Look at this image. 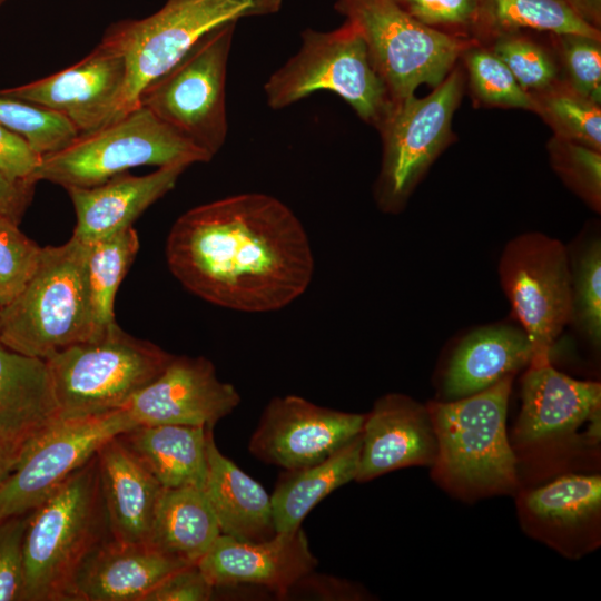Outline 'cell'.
I'll use <instances>...</instances> for the list:
<instances>
[{
    "label": "cell",
    "mask_w": 601,
    "mask_h": 601,
    "mask_svg": "<svg viewBox=\"0 0 601 601\" xmlns=\"http://www.w3.org/2000/svg\"><path fill=\"white\" fill-rule=\"evenodd\" d=\"M173 276L193 295L243 313L276 312L309 287V237L296 214L264 193H242L180 215L167 236Z\"/></svg>",
    "instance_id": "obj_1"
},
{
    "label": "cell",
    "mask_w": 601,
    "mask_h": 601,
    "mask_svg": "<svg viewBox=\"0 0 601 601\" xmlns=\"http://www.w3.org/2000/svg\"><path fill=\"white\" fill-rule=\"evenodd\" d=\"M108 538L96 453L28 513L23 601H72L81 564Z\"/></svg>",
    "instance_id": "obj_2"
},
{
    "label": "cell",
    "mask_w": 601,
    "mask_h": 601,
    "mask_svg": "<svg viewBox=\"0 0 601 601\" xmlns=\"http://www.w3.org/2000/svg\"><path fill=\"white\" fill-rule=\"evenodd\" d=\"M89 243L75 236L41 248L38 265L22 290L0 307V343L27 356L47 359L97 336L90 305Z\"/></svg>",
    "instance_id": "obj_3"
},
{
    "label": "cell",
    "mask_w": 601,
    "mask_h": 601,
    "mask_svg": "<svg viewBox=\"0 0 601 601\" xmlns=\"http://www.w3.org/2000/svg\"><path fill=\"white\" fill-rule=\"evenodd\" d=\"M514 375L479 393L427 405L434 426L437 477L464 494H492L518 485L516 457L506 435Z\"/></svg>",
    "instance_id": "obj_4"
},
{
    "label": "cell",
    "mask_w": 601,
    "mask_h": 601,
    "mask_svg": "<svg viewBox=\"0 0 601 601\" xmlns=\"http://www.w3.org/2000/svg\"><path fill=\"white\" fill-rule=\"evenodd\" d=\"M174 357L114 323L97 336L47 358L59 417L124 408Z\"/></svg>",
    "instance_id": "obj_5"
},
{
    "label": "cell",
    "mask_w": 601,
    "mask_h": 601,
    "mask_svg": "<svg viewBox=\"0 0 601 601\" xmlns=\"http://www.w3.org/2000/svg\"><path fill=\"white\" fill-rule=\"evenodd\" d=\"M283 0H167L155 13L117 22L102 40L122 53L127 77L118 118L141 91L173 68L206 33L228 22L278 12Z\"/></svg>",
    "instance_id": "obj_6"
},
{
    "label": "cell",
    "mask_w": 601,
    "mask_h": 601,
    "mask_svg": "<svg viewBox=\"0 0 601 601\" xmlns=\"http://www.w3.org/2000/svg\"><path fill=\"white\" fill-rule=\"evenodd\" d=\"M213 158L149 109L138 106L88 134H80L63 149L42 156L33 181L88 188L126 170L145 166L207 162Z\"/></svg>",
    "instance_id": "obj_7"
},
{
    "label": "cell",
    "mask_w": 601,
    "mask_h": 601,
    "mask_svg": "<svg viewBox=\"0 0 601 601\" xmlns=\"http://www.w3.org/2000/svg\"><path fill=\"white\" fill-rule=\"evenodd\" d=\"M319 90L338 95L363 120L376 126L392 107L364 38L348 20L331 31L304 30L298 51L264 85L273 109L288 107Z\"/></svg>",
    "instance_id": "obj_8"
},
{
    "label": "cell",
    "mask_w": 601,
    "mask_h": 601,
    "mask_svg": "<svg viewBox=\"0 0 601 601\" xmlns=\"http://www.w3.org/2000/svg\"><path fill=\"white\" fill-rule=\"evenodd\" d=\"M237 22L206 33L173 68L151 81L138 106L149 109L211 158L227 138L226 75Z\"/></svg>",
    "instance_id": "obj_9"
},
{
    "label": "cell",
    "mask_w": 601,
    "mask_h": 601,
    "mask_svg": "<svg viewBox=\"0 0 601 601\" xmlns=\"http://www.w3.org/2000/svg\"><path fill=\"white\" fill-rule=\"evenodd\" d=\"M335 9L362 33L392 102L427 83L437 87L467 42L428 27L395 0H335Z\"/></svg>",
    "instance_id": "obj_10"
},
{
    "label": "cell",
    "mask_w": 601,
    "mask_h": 601,
    "mask_svg": "<svg viewBox=\"0 0 601 601\" xmlns=\"http://www.w3.org/2000/svg\"><path fill=\"white\" fill-rule=\"evenodd\" d=\"M500 286L530 339L532 362L551 361L571 317V272L564 244L539 231L508 242L497 264Z\"/></svg>",
    "instance_id": "obj_11"
},
{
    "label": "cell",
    "mask_w": 601,
    "mask_h": 601,
    "mask_svg": "<svg viewBox=\"0 0 601 601\" xmlns=\"http://www.w3.org/2000/svg\"><path fill=\"white\" fill-rule=\"evenodd\" d=\"M137 426L125 408L58 417L24 445L0 489V515L29 513L96 455L110 439Z\"/></svg>",
    "instance_id": "obj_12"
},
{
    "label": "cell",
    "mask_w": 601,
    "mask_h": 601,
    "mask_svg": "<svg viewBox=\"0 0 601 601\" xmlns=\"http://www.w3.org/2000/svg\"><path fill=\"white\" fill-rule=\"evenodd\" d=\"M461 77L453 72L425 98L414 95L393 102L378 125L384 156L376 198L387 213L398 211L446 142L461 97Z\"/></svg>",
    "instance_id": "obj_13"
},
{
    "label": "cell",
    "mask_w": 601,
    "mask_h": 601,
    "mask_svg": "<svg viewBox=\"0 0 601 601\" xmlns=\"http://www.w3.org/2000/svg\"><path fill=\"white\" fill-rule=\"evenodd\" d=\"M365 417L297 395L275 396L263 410L248 451L259 461L284 470L306 467L358 436Z\"/></svg>",
    "instance_id": "obj_14"
},
{
    "label": "cell",
    "mask_w": 601,
    "mask_h": 601,
    "mask_svg": "<svg viewBox=\"0 0 601 601\" xmlns=\"http://www.w3.org/2000/svg\"><path fill=\"white\" fill-rule=\"evenodd\" d=\"M126 77L125 57L101 39L77 63L46 78L2 89L0 95L56 111L80 135L118 119Z\"/></svg>",
    "instance_id": "obj_15"
},
{
    "label": "cell",
    "mask_w": 601,
    "mask_h": 601,
    "mask_svg": "<svg viewBox=\"0 0 601 601\" xmlns=\"http://www.w3.org/2000/svg\"><path fill=\"white\" fill-rule=\"evenodd\" d=\"M237 388L217 377L204 356H176L124 407L137 425L214 427L240 403Z\"/></svg>",
    "instance_id": "obj_16"
},
{
    "label": "cell",
    "mask_w": 601,
    "mask_h": 601,
    "mask_svg": "<svg viewBox=\"0 0 601 601\" xmlns=\"http://www.w3.org/2000/svg\"><path fill=\"white\" fill-rule=\"evenodd\" d=\"M317 564L302 526L276 533L262 542L239 541L220 534L197 562L215 589L256 584L278 595L288 594Z\"/></svg>",
    "instance_id": "obj_17"
},
{
    "label": "cell",
    "mask_w": 601,
    "mask_h": 601,
    "mask_svg": "<svg viewBox=\"0 0 601 601\" xmlns=\"http://www.w3.org/2000/svg\"><path fill=\"white\" fill-rule=\"evenodd\" d=\"M356 482L414 465H433L437 441L427 406L388 393L375 401L361 433Z\"/></svg>",
    "instance_id": "obj_18"
},
{
    "label": "cell",
    "mask_w": 601,
    "mask_h": 601,
    "mask_svg": "<svg viewBox=\"0 0 601 601\" xmlns=\"http://www.w3.org/2000/svg\"><path fill=\"white\" fill-rule=\"evenodd\" d=\"M521 401L514 437L536 445L569 436L600 415L601 384L572 378L551 361L532 362L522 378Z\"/></svg>",
    "instance_id": "obj_19"
},
{
    "label": "cell",
    "mask_w": 601,
    "mask_h": 601,
    "mask_svg": "<svg viewBox=\"0 0 601 601\" xmlns=\"http://www.w3.org/2000/svg\"><path fill=\"white\" fill-rule=\"evenodd\" d=\"M189 564L194 563L150 543H125L110 536L81 564L72 601H144L166 577Z\"/></svg>",
    "instance_id": "obj_20"
},
{
    "label": "cell",
    "mask_w": 601,
    "mask_h": 601,
    "mask_svg": "<svg viewBox=\"0 0 601 601\" xmlns=\"http://www.w3.org/2000/svg\"><path fill=\"white\" fill-rule=\"evenodd\" d=\"M187 167L170 164L144 176L122 173L98 186L66 188L77 219L72 236L91 243L132 226L149 206L175 187Z\"/></svg>",
    "instance_id": "obj_21"
},
{
    "label": "cell",
    "mask_w": 601,
    "mask_h": 601,
    "mask_svg": "<svg viewBox=\"0 0 601 601\" xmlns=\"http://www.w3.org/2000/svg\"><path fill=\"white\" fill-rule=\"evenodd\" d=\"M97 461L110 536L149 543L162 486L119 435L98 450Z\"/></svg>",
    "instance_id": "obj_22"
},
{
    "label": "cell",
    "mask_w": 601,
    "mask_h": 601,
    "mask_svg": "<svg viewBox=\"0 0 601 601\" xmlns=\"http://www.w3.org/2000/svg\"><path fill=\"white\" fill-rule=\"evenodd\" d=\"M532 357L530 339L520 326L477 327L454 348L444 372L443 394L456 400L479 393L528 367Z\"/></svg>",
    "instance_id": "obj_23"
},
{
    "label": "cell",
    "mask_w": 601,
    "mask_h": 601,
    "mask_svg": "<svg viewBox=\"0 0 601 601\" xmlns=\"http://www.w3.org/2000/svg\"><path fill=\"white\" fill-rule=\"evenodd\" d=\"M203 490L221 534L247 542H262L276 534L270 495L218 450L213 428L207 439Z\"/></svg>",
    "instance_id": "obj_24"
},
{
    "label": "cell",
    "mask_w": 601,
    "mask_h": 601,
    "mask_svg": "<svg viewBox=\"0 0 601 601\" xmlns=\"http://www.w3.org/2000/svg\"><path fill=\"white\" fill-rule=\"evenodd\" d=\"M58 417L46 359L0 343V437L27 444Z\"/></svg>",
    "instance_id": "obj_25"
},
{
    "label": "cell",
    "mask_w": 601,
    "mask_h": 601,
    "mask_svg": "<svg viewBox=\"0 0 601 601\" xmlns=\"http://www.w3.org/2000/svg\"><path fill=\"white\" fill-rule=\"evenodd\" d=\"M210 428L177 424L137 425L119 437L162 489H203Z\"/></svg>",
    "instance_id": "obj_26"
},
{
    "label": "cell",
    "mask_w": 601,
    "mask_h": 601,
    "mask_svg": "<svg viewBox=\"0 0 601 601\" xmlns=\"http://www.w3.org/2000/svg\"><path fill=\"white\" fill-rule=\"evenodd\" d=\"M362 447L361 434L324 461L285 470L270 495L276 533L300 528L306 515L336 489L355 481Z\"/></svg>",
    "instance_id": "obj_27"
},
{
    "label": "cell",
    "mask_w": 601,
    "mask_h": 601,
    "mask_svg": "<svg viewBox=\"0 0 601 601\" xmlns=\"http://www.w3.org/2000/svg\"><path fill=\"white\" fill-rule=\"evenodd\" d=\"M220 534L218 522L203 489H162L154 518L150 544L188 563H197Z\"/></svg>",
    "instance_id": "obj_28"
},
{
    "label": "cell",
    "mask_w": 601,
    "mask_h": 601,
    "mask_svg": "<svg viewBox=\"0 0 601 601\" xmlns=\"http://www.w3.org/2000/svg\"><path fill=\"white\" fill-rule=\"evenodd\" d=\"M473 28L496 36L534 29L600 39V30L584 22L562 0H477Z\"/></svg>",
    "instance_id": "obj_29"
},
{
    "label": "cell",
    "mask_w": 601,
    "mask_h": 601,
    "mask_svg": "<svg viewBox=\"0 0 601 601\" xmlns=\"http://www.w3.org/2000/svg\"><path fill=\"white\" fill-rule=\"evenodd\" d=\"M139 250L132 226L89 243L87 279L95 323L102 331L116 323V293Z\"/></svg>",
    "instance_id": "obj_30"
},
{
    "label": "cell",
    "mask_w": 601,
    "mask_h": 601,
    "mask_svg": "<svg viewBox=\"0 0 601 601\" xmlns=\"http://www.w3.org/2000/svg\"><path fill=\"white\" fill-rule=\"evenodd\" d=\"M525 508L536 521L572 529L597 516L601 508L600 475H566L528 493Z\"/></svg>",
    "instance_id": "obj_31"
},
{
    "label": "cell",
    "mask_w": 601,
    "mask_h": 601,
    "mask_svg": "<svg viewBox=\"0 0 601 601\" xmlns=\"http://www.w3.org/2000/svg\"><path fill=\"white\" fill-rule=\"evenodd\" d=\"M571 317L582 336L595 348L601 345V240L592 236L569 250Z\"/></svg>",
    "instance_id": "obj_32"
},
{
    "label": "cell",
    "mask_w": 601,
    "mask_h": 601,
    "mask_svg": "<svg viewBox=\"0 0 601 601\" xmlns=\"http://www.w3.org/2000/svg\"><path fill=\"white\" fill-rule=\"evenodd\" d=\"M0 126L22 137L40 156L63 149L79 136L62 115L1 95Z\"/></svg>",
    "instance_id": "obj_33"
},
{
    "label": "cell",
    "mask_w": 601,
    "mask_h": 601,
    "mask_svg": "<svg viewBox=\"0 0 601 601\" xmlns=\"http://www.w3.org/2000/svg\"><path fill=\"white\" fill-rule=\"evenodd\" d=\"M535 100L540 111L561 139L577 142L600 151L601 110L600 105L581 96L570 86L548 87Z\"/></svg>",
    "instance_id": "obj_34"
},
{
    "label": "cell",
    "mask_w": 601,
    "mask_h": 601,
    "mask_svg": "<svg viewBox=\"0 0 601 601\" xmlns=\"http://www.w3.org/2000/svg\"><path fill=\"white\" fill-rule=\"evenodd\" d=\"M465 60L471 85L480 99L492 105L536 108L534 98L493 51L471 49Z\"/></svg>",
    "instance_id": "obj_35"
},
{
    "label": "cell",
    "mask_w": 601,
    "mask_h": 601,
    "mask_svg": "<svg viewBox=\"0 0 601 601\" xmlns=\"http://www.w3.org/2000/svg\"><path fill=\"white\" fill-rule=\"evenodd\" d=\"M41 248L19 224L0 218V307L9 304L33 274Z\"/></svg>",
    "instance_id": "obj_36"
},
{
    "label": "cell",
    "mask_w": 601,
    "mask_h": 601,
    "mask_svg": "<svg viewBox=\"0 0 601 601\" xmlns=\"http://www.w3.org/2000/svg\"><path fill=\"white\" fill-rule=\"evenodd\" d=\"M493 52L525 90H543L556 77V68L550 56L539 45L516 32L499 35Z\"/></svg>",
    "instance_id": "obj_37"
},
{
    "label": "cell",
    "mask_w": 601,
    "mask_h": 601,
    "mask_svg": "<svg viewBox=\"0 0 601 601\" xmlns=\"http://www.w3.org/2000/svg\"><path fill=\"white\" fill-rule=\"evenodd\" d=\"M553 165L561 177L597 211L601 206V155L561 139L553 146Z\"/></svg>",
    "instance_id": "obj_38"
},
{
    "label": "cell",
    "mask_w": 601,
    "mask_h": 601,
    "mask_svg": "<svg viewBox=\"0 0 601 601\" xmlns=\"http://www.w3.org/2000/svg\"><path fill=\"white\" fill-rule=\"evenodd\" d=\"M560 47L570 87L581 96L601 101L600 39L582 35H559Z\"/></svg>",
    "instance_id": "obj_39"
},
{
    "label": "cell",
    "mask_w": 601,
    "mask_h": 601,
    "mask_svg": "<svg viewBox=\"0 0 601 601\" xmlns=\"http://www.w3.org/2000/svg\"><path fill=\"white\" fill-rule=\"evenodd\" d=\"M28 513L0 515V601H23L22 543Z\"/></svg>",
    "instance_id": "obj_40"
},
{
    "label": "cell",
    "mask_w": 601,
    "mask_h": 601,
    "mask_svg": "<svg viewBox=\"0 0 601 601\" xmlns=\"http://www.w3.org/2000/svg\"><path fill=\"white\" fill-rule=\"evenodd\" d=\"M420 22L435 27H474L477 0H395Z\"/></svg>",
    "instance_id": "obj_41"
},
{
    "label": "cell",
    "mask_w": 601,
    "mask_h": 601,
    "mask_svg": "<svg viewBox=\"0 0 601 601\" xmlns=\"http://www.w3.org/2000/svg\"><path fill=\"white\" fill-rule=\"evenodd\" d=\"M215 587L197 563L180 568L159 582L144 601H207Z\"/></svg>",
    "instance_id": "obj_42"
},
{
    "label": "cell",
    "mask_w": 601,
    "mask_h": 601,
    "mask_svg": "<svg viewBox=\"0 0 601 601\" xmlns=\"http://www.w3.org/2000/svg\"><path fill=\"white\" fill-rule=\"evenodd\" d=\"M42 156L19 135L0 126V174L16 181L32 183Z\"/></svg>",
    "instance_id": "obj_43"
},
{
    "label": "cell",
    "mask_w": 601,
    "mask_h": 601,
    "mask_svg": "<svg viewBox=\"0 0 601 601\" xmlns=\"http://www.w3.org/2000/svg\"><path fill=\"white\" fill-rule=\"evenodd\" d=\"M35 185L11 180L0 174V218L20 224L32 201Z\"/></svg>",
    "instance_id": "obj_44"
},
{
    "label": "cell",
    "mask_w": 601,
    "mask_h": 601,
    "mask_svg": "<svg viewBox=\"0 0 601 601\" xmlns=\"http://www.w3.org/2000/svg\"><path fill=\"white\" fill-rule=\"evenodd\" d=\"M24 445L0 437V489L12 473Z\"/></svg>",
    "instance_id": "obj_45"
},
{
    "label": "cell",
    "mask_w": 601,
    "mask_h": 601,
    "mask_svg": "<svg viewBox=\"0 0 601 601\" xmlns=\"http://www.w3.org/2000/svg\"><path fill=\"white\" fill-rule=\"evenodd\" d=\"M579 18L600 30L601 0H562Z\"/></svg>",
    "instance_id": "obj_46"
},
{
    "label": "cell",
    "mask_w": 601,
    "mask_h": 601,
    "mask_svg": "<svg viewBox=\"0 0 601 601\" xmlns=\"http://www.w3.org/2000/svg\"><path fill=\"white\" fill-rule=\"evenodd\" d=\"M6 0H0V4H2Z\"/></svg>",
    "instance_id": "obj_47"
}]
</instances>
